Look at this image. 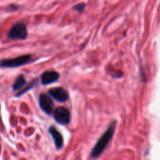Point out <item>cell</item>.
Returning a JSON list of instances; mask_svg holds the SVG:
<instances>
[{"label":"cell","instance_id":"9","mask_svg":"<svg viewBox=\"0 0 160 160\" xmlns=\"http://www.w3.org/2000/svg\"><path fill=\"white\" fill-rule=\"evenodd\" d=\"M26 86V79L23 74L19 75L18 78L16 79L12 84V90L13 91H21Z\"/></svg>","mask_w":160,"mask_h":160},{"label":"cell","instance_id":"7","mask_svg":"<svg viewBox=\"0 0 160 160\" xmlns=\"http://www.w3.org/2000/svg\"><path fill=\"white\" fill-rule=\"evenodd\" d=\"M59 73L54 70H48L44 72L41 76V82L44 85L52 84L59 79Z\"/></svg>","mask_w":160,"mask_h":160},{"label":"cell","instance_id":"5","mask_svg":"<svg viewBox=\"0 0 160 160\" xmlns=\"http://www.w3.org/2000/svg\"><path fill=\"white\" fill-rule=\"evenodd\" d=\"M39 106L45 113L50 114L54 112V104L51 97L47 94H41L39 96Z\"/></svg>","mask_w":160,"mask_h":160},{"label":"cell","instance_id":"11","mask_svg":"<svg viewBox=\"0 0 160 160\" xmlns=\"http://www.w3.org/2000/svg\"><path fill=\"white\" fill-rule=\"evenodd\" d=\"M84 8H85V4H84V3H81V4L76 5V6L73 7V9H74L75 10L78 11V12H81L84 11Z\"/></svg>","mask_w":160,"mask_h":160},{"label":"cell","instance_id":"4","mask_svg":"<svg viewBox=\"0 0 160 160\" xmlns=\"http://www.w3.org/2000/svg\"><path fill=\"white\" fill-rule=\"evenodd\" d=\"M54 119L58 123L62 125H67L71 120V114L69 109L65 107H58L53 112Z\"/></svg>","mask_w":160,"mask_h":160},{"label":"cell","instance_id":"12","mask_svg":"<svg viewBox=\"0 0 160 160\" xmlns=\"http://www.w3.org/2000/svg\"><path fill=\"white\" fill-rule=\"evenodd\" d=\"M0 154H1V145H0Z\"/></svg>","mask_w":160,"mask_h":160},{"label":"cell","instance_id":"1","mask_svg":"<svg viewBox=\"0 0 160 160\" xmlns=\"http://www.w3.org/2000/svg\"><path fill=\"white\" fill-rule=\"evenodd\" d=\"M116 127H117V122L113 121L112 123H110L109 128L106 131V132L101 136L98 142H96L95 145L94 146L93 149H92V153H91V156L92 158H97L105 151L106 147L111 142L113 137L114 132H115Z\"/></svg>","mask_w":160,"mask_h":160},{"label":"cell","instance_id":"6","mask_svg":"<svg viewBox=\"0 0 160 160\" xmlns=\"http://www.w3.org/2000/svg\"><path fill=\"white\" fill-rule=\"evenodd\" d=\"M48 95L59 102H65L68 100L69 95L68 92L63 88L58 87L52 88L48 91Z\"/></svg>","mask_w":160,"mask_h":160},{"label":"cell","instance_id":"3","mask_svg":"<svg viewBox=\"0 0 160 160\" xmlns=\"http://www.w3.org/2000/svg\"><path fill=\"white\" fill-rule=\"evenodd\" d=\"M27 37H28V30L26 25L20 22L14 23L8 33V38L12 40L15 39L23 40L27 38Z\"/></svg>","mask_w":160,"mask_h":160},{"label":"cell","instance_id":"2","mask_svg":"<svg viewBox=\"0 0 160 160\" xmlns=\"http://www.w3.org/2000/svg\"><path fill=\"white\" fill-rule=\"evenodd\" d=\"M31 59V55H22L18 57L11 59H2L0 61V67L3 68H15L26 65L30 62Z\"/></svg>","mask_w":160,"mask_h":160},{"label":"cell","instance_id":"8","mask_svg":"<svg viewBox=\"0 0 160 160\" xmlns=\"http://www.w3.org/2000/svg\"><path fill=\"white\" fill-rule=\"evenodd\" d=\"M48 132L50 133L51 136L52 137L56 148L61 149L63 147L64 143L63 138H62V134L59 132V131L55 127H50L49 129H48Z\"/></svg>","mask_w":160,"mask_h":160},{"label":"cell","instance_id":"10","mask_svg":"<svg viewBox=\"0 0 160 160\" xmlns=\"http://www.w3.org/2000/svg\"><path fill=\"white\" fill-rule=\"evenodd\" d=\"M36 83H37V80H34V81H32L31 83H30L29 84H28L27 86H25V87L23 88L22 89V90L20 91V92H19L18 94H17V95H16V96H20L21 95L24 94L25 92H28V90H30V89H31L32 88H34Z\"/></svg>","mask_w":160,"mask_h":160}]
</instances>
